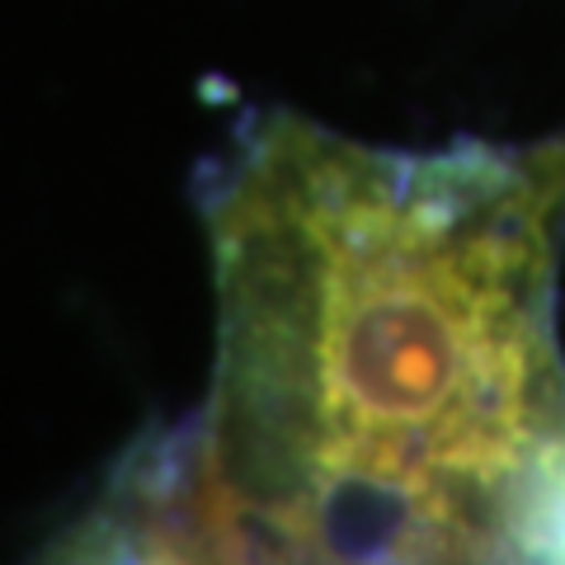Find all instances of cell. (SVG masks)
Returning <instances> with one entry per match:
<instances>
[{"label": "cell", "mask_w": 565, "mask_h": 565, "mask_svg": "<svg viewBox=\"0 0 565 565\" xmlns=\"http://www.w3.org/2000/svg\"><path fill=\"white\" fill-rule=\"evenodd\" d=\"M232 565H565V132L274 128L222 222Z\"/></svg>", "instance_id": "6da1fadb"}]
</instances>
